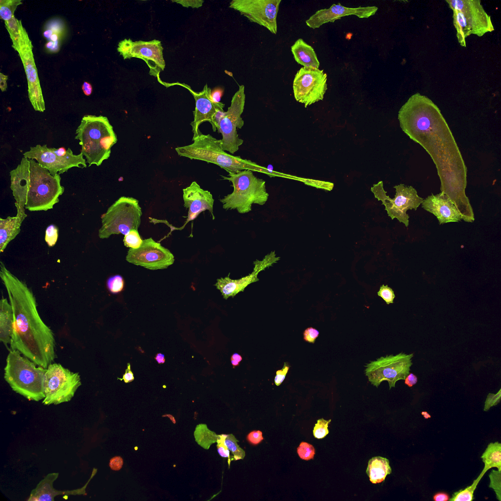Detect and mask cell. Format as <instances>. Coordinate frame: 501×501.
I'll use <instances>...</instances> for the list:
<instances>
[{
  "mask_svg": "<svg viewBox=\"0 0 501 501\" xmlns=\"http://www.w3.org/2000/svg\"><path fill=\"white\" fill-rule=\"evenodd\" d=\"M398 119L404 133L431 157L441 182V192L455 205L462 220L473 222L474 212L465 194L467 168L438 107L428 97L416 93L402 106Z\"/></svg>",
  "mask_w": 501,
  "mask_h": 501,
  "instance_id": "cell-1",
  "label": "cell"
},
{
  "mask_svg": "<svg viewBox=\"0 0 501 501\" xmlns=\"http://www.w3.org/2000/svg\"><path fill=\"white\" fill-rule=\"evenodd\" d=\"M0 277L13 315L10 350L19 351L37 365L47 368L55 358V340L53 332L38 313L32 290L8 270L2 261Z\"/></svg>",
  "mask_w": 501,
  "mask_h": 501,
  "instance_id": "cell-2",
  "label": "cell"
},
{
  "mask_svg": "<svg viewBox=\"0 0 501 501\" xmlns=\"http://www.w3.org/2000/svg\"><path fill=\"white\" fill-rule=\"evenodd\" d=\"M192 141L193 142L191 144L176 147L175 150L178 155L190 159L213 163L228 174L250 170L252 172L263 173L271 177L289 178V176L271 171L250 160L227 153L222 149L221 139H218L210 134L205 135L201 133L193 137Z\"/></svg>",
  "mask_w": 501,
  "mask_h": 501,
  "instance_id": "cell-3",
  "label": "cell"
},
{
  "mask_svg": "<svg viewBox=\"0 0 501 501\" xmlns=\"http://www.w3.org/2000/svg\"><path fill=\"white\" fill-rule=\"evenodd\" d=\"M75 138L79 140L81 153L89 166H100L108 159L112 147L117 139L108 118L102 115H85L76 130Z\"/></svg>",
  "mask_w": 501,
  "mask_h": 501,
  "instance_id": "cell-4",
  "label": "cell"
},
{
  "mask_svg": "<svg viewBox=\"0 0 501 501\" xmlns=\"http://www.w3.org/2000/svg\"><path fill=\"white\" fill-rule=\"evenodd\" d=\"M21 354L18 350H10L4 368V378L13 391L28 400H43L46 368L37 366Z\"/></svg>",
  "mask_w": 501,
  "mask_h": 501,
  "instance_id": "cell-5",
  "label": "cell"
},
{
  "mask_svg": "<svg viewBox=\"0 0 501 501\" xmlns=\"http://www.w3.org/2000/svg\"><path fill=\"white\" fill-rule=\"evenodd\" d=\"M222 177L230 182L233 188L232 193L219 200L224 209H236L244 214L251 211L253 204L263 205L268 201L266 182L254 176L252 171L244 170Z\"/></svg>",
  "mask_w": 501,
  "mask_h": 501,
  "instance_id": "cell-6",
  "label": "cell"
},
{
  "mask_svg": "<svg viewBox=\"0 0 501 501\" xmlns=\"http://www.w3.org/2000/svg\"><path fill=\"white\" fill-rule=\"evenodd\" d=\"M4 23L12 42V47L18 52L24 69L30 103L35 111L44 112L45 103L34 61L32 42L21 20L14 16Z\"/></svg>",
  "mask_w": 501,
  "mask_h": 501,
  "instance_id": "cell-7",
  "label": "cell"
},
{
  "mask_svg": "<svg viewBox=\"0 0 501 501\" xmlns=\"http://www.w3.org/2000/svg\"><path fill=\"white\" fill-rule=\"evenodd\" d=\"M29 160V180L25 208L30 211L52 209L65 190L61 184L60 175L52 176L34 159Z\"/></svg>",
  "mask_w": 501,
  "mask_h": 501,
  "instance_id": "cell-8",
  "label": "cell"
},
{
  "mask_svg": "<svg viewBox=\"0 0 501 501\" xmlns=\"http://www.w3.org/2000/svg\"><path fill=\"white\" fill-rule=\"evenodd\" d=\"M453 11V23L460 45L465 47L466 39L471 34L481 37L494 28L491 17L480 0H447Z\"/></svg>",
  "mask_w": 501,
  "mask_h": 501,
  "instance_id": "cell-9",
  "label": "cell"
},
{
  "mask_svg": "<svg viewBox=\"0 0 501 501\" xmlns=\"http://www.w3.org/2000/svg\"><path fill=\"white\" fill-rule=\"evenodd\" d=\"M142 214L137 200L121 197L101 215L102 226L98 230V237L107 239L113 234L125 235L132 229L137 230Z\"/></svg>",
  "mask_w": 501,
  "mask_h": 501,
  "instance_id": "cell-10",
  "label": "cell"
},
{
  "mask_svg": "<svg viewBox=\"0 0 501 501\" xmlns=\"http://www.w3.org/2000/svg\"><path fill=\"white\" fill-rule=\"evenodd\" d=\"M81 378L58 363H52L46 368L44 383L45 405H58L71 400L81 386Z\"/></svg>",
  "mask_w": 501,
  "mask_h": 501,
  "instance_id": "cell-11",
  "label": "cell"
},
{
  "mask_svg": "<svg viewBox=\"0 0 501 501\" xmlns=\"http://www.w3.org/2000/svg\"><path fill=\"white\" fill-rule=\"evenodd\" d=\"M394 188L396 193L393 199L387 195L382 181L374 184L371 188V191L375 198L382 201L391 219L396 218L408 227L410 217L406 213L407 210L412 209L416 210L424 199L418 195L416 189L411 186H407L400 184L394 186Z\"/></svg>",
  "mask_w": 501,
  "mask_h": 501,
  "instance_id": "cell-12",
  "label": "cell"
},
{
  "mask_svg": "<svg viewBox=\"0 0 501 501\" xmlns=\"http://www.w3.org/2000/svg\"><path fill=\"white\" fill-rule=\"evenodd\" d=\"M245 99V87L242 85L232 96L230 106L220 117L217 125V130L222 136V149L231 154L236 152L244 142L238 136L237 128L241 129L244 125L241 114L244 111Z\"/></svg>",
  "mask_w": 501,
  "mask_h": 501,
  "instance_id": "cell-13",
  "label": "cell"
},
{
  "mask_svg": "<svg viewBox=\"0 0 501 501\" xmlns=\"http://www.w3.org/2000/svg\"><path fill=\"white\" fill-rule=\"evenodd\" d=\"M413 356V354L400 353L381 357L366 364L365 374L370 383L377 387L382 382L387 381L390 389L395 387L397 381L405 380L410 373Z\"/></svg>",
  "mask_w": 501,
  "mask_h": 501,
  "instance_id": "cell-14",
  "label": "cell"
},
{
  "mask_svg": "<svg viewBox=\"0 0 501 501\" xmlns=\"http://www.w3.org/2000/svg\"><path fill=\"white\" fill-rule=\"evenodd\" d=\"M327 77L323 70L300 68L293 83L296 100L304 104L305 107L322 100L327 90Z\"/></svg>",
  "mask_w": 501,
  "mask_h": 501,
  "instance_id": "cell-15",
  "label": "cell"
},
{
  "mask_svg": "<svg viewBox=\"0 0 501 501\" xmlns=\"http://www.w3.org/2000/svg\"><path fill=\"white\" fill-rule=\"evenodd\" d=\"M117 50L124 59L135 57L144 60L149 68V74L159 79L165 67L163 47L159 40L133 42L125 39L119 42Z\"/></svg>",
  "mask_w": 501,
  "mask_h": 501,
  "instance_id": "cell-16",
  "label": "cell"
},
{
  "mask_svg": "<svg viewBox=\"0 0 501 501\" xmlns=\"http://www.w3.org/2000/svg\"><path fill=\"white\" fill-rule=\"evenodd\" d=\"M23 158L35 159L52 175L63 174L72 167L86 168V160L82 153L74 155L70 148L67 153L60 156L53 152L46 144L30 147V150L23 154Z\"/></svg>",
  "mask_w": 501,
  "mask_h": 501,
  "instance_id": "cell-17",
  "label": "cell"
},
{
  "mask_svg": "<svg viewBox=\"0 0 501 501\" xmlns=\"http://www.w3.org/2000/svg\"><path fill=\"white\" fill-rule=\"evenodd\" d=\"M281 2V0H232L229 7L238 11L250 22L276 34L277 16Z\"/></svg>",
  "mask_w": 501,
  "mask_h": 501,
  "instance_id": "cell-18",
  "label": "cell"
},
{
  "mask_svg": "<svg viewBox=\"0 0 501 501\" xmlns=\"http://www.w3.org/2000/svg\"><path fill=\"white\" fill-rule=\"evenodd\" d=\"M126 259L130 263L151 270L166 269L175 261L170 251L151 237L143 240L138 248H130Z\"/></svg>",
  "mask_w": 501,
  "mask_h": 501,
  "instance_id": "cell-19",
  "label": "cell"
},
{
  "mask_svg": "<svg viewBox=\"0 0 501 501\" xmlns=\"http://www.w3.org/2000/svg\"><path fill=\"white\" fill-rule=\"evenodd\" d=\"M186 88L193 95L195 100V108L193 111L194 120L190 123L192 127L193 137L201 133L199 130L200 125L203 122L208 121L212 125L213 132H215L216 117L221 111H224L225 104L222 102L215 103L210 98L211 90L205 84L203 90L200 92L193 91L191 88L184 84L177 83Z\"/></svg>",
  "mask_w": 501,
  "mask_h": 501,
  "instance_id": "cell-20",
  "label": "cell"
},
{
  "mask_svg": "<svg viewBox=\"0 0 501 501\" xmlns=\"http://www.w3.org/2000/svg\"><path fill=\"white\" fill-rule=\"evenodd\" d=\"M279 259L280 257L276 256L275 250L272 251L262 260L257 259L253 262V271L249 275L238 279H232L229 277V273L228 276L217 279L214 286L220 291L224 299L234 297L239 292H243L250 284L258 281V273L276 263Z\"/></svg>",
  "mask_w": 501,
  "mask_h": 501,
  "instance_id": "cell-21",
  "label": "cell"
},
{
  "mask_svg": "<svg viewBox=\"0 0 501 501\" xmlns=\"http://www.w3.org/2000/svg\"><path fill=\"white\" fill-rule=\"evenodd\" d=\"M378 9V8L374 6L350 8L342 6L340 3L333 4L329 8L317 11L306 21V23L309 27L315 29L323 24L333 23L347 16L354 15L360 18H367L374 15Z\"/></svg>",
  "mask_w": 501,
  "mask_h": 501,
  "instance_id": "cell-22",
  "label": "cell"
},
{
  "mask_svg": "<svg viewBox=\"0 0 501 501\" xmlns=\"http://www.w3.org/2000/svg\"><path fill=\"white\" fill-rule=\"evenodd\" d=\"M184 206L188 208L187 222L194 220L202 212L208 210L213 219L214 200L212 194L201 187L196 182L182 189Z\"/></svg>",
  "mask_w": 501,
  "mask_h": 501,
  "instance_id": "cell-23",
  "label": "cell"
},
{
  "mask_svg": "<svg viewBox=\"0 0 501 501\" xmlns=\"http://www.w3.org/2000/svg\"><path fill=\"white\" fill-rule=\"evenodd\" d=\"M29 160L22 158L17 167L10 172V188L16 202L17 214L26 217L25 206L29 180Z\"/></svg>",
  "mask_w": 501,
  "mask_h": 501,
  "instance_id": "cell-24",
  "label": "cell"
},
{
  "mask_svg": "<svg viewBox=\"0 0 501 501\" xmlns=\"http://www.w3.org/2000/svg\"><path fill=\"white\" fill-rule=\"evenodd\" d=\"M421 204L425 210L436 217L439 224L457 222L462 220L455 205L443 192L429 196L423 200Z\"/></svg>",
  "mask_w": 501,
  "mask_h": 501,
  "instance_id": "cell-25",
  "label": "cell"
},
{
  "mask_svg": "<svg viewBox=\"0 0 501 501\" xmlns=\"http://www.w3.org/2000/svg\"><path fill=\"white\" fill-rule=\"evenodd\" d=\"M97 472L94 468L91 476L87 483L81 488L66 491L56 490L53 488V482L57 479L59 473H51L47 474L37 485L35 488L30 493L28 501H53L54 497L59 495H86V488L88 483Z\"/></svg>",
  "mask_w": 501,
  "mask_h": 501,
  "instance_id": "cell-26",
  "label": "cell"
},
{
  "mask_svg": "<svg viewBox=\"0 0 501 501\" xmlns=\"http://www.w3.org/2000/svg\"><path fill=\"white\" fill-rule=\"evenodd\" d=\"M67 32L66 24L62 19L55 18L46 22L43 35L47 40L45 48L47 53H54L59 51Z\"/></svg>",
  "mask_w": 501,
  "mask_h": 501,
  "instance_id": "cell-27",
  "label": "cell"
},
{
  "mask_svg": "<svg viewBox=\"0 0 501 501\" xmlns=\"http://www.w3.org/2000/svg\"><path fill=\"white\" fill-rule=\"evenodd\" d=\"M291 51L295 61L303 67L319 69V62L313 47L302 39H298L291 46Z\"/></svg>",
  "mask_w": 501,
  "mask_h": 501,
  "instance_id": "cell-28",
  "label": "cell"
},
{
  "mask_svg": "<svg viewBox=\"0 0 501 501\" xmlns=\"http://www.w3.org/2000/svg\"><path fill=\"white\" fill-rule=\"evenodd\" d=\"M25 217L16 215L0 218V251L2 252L10 241L20 232L21 226Z\"/></svg>",
  "mask_w": 501,
  "mask_h": 501,
  "instance_id": "cell-29",
  "label": "cell"
},
{
  "mask_svg": "<svg viewBox=\"0 0 501 501\" xmlns=\"http://www.w3.org/2000/svg\"><path fill=\"white\" fill-rule=\"evenodd\" d=\"M13 325L12 306L6 298L2 297L0 301V341L6 347L10 344Z\"/></svg>",
  "mask_w": 501,
  "mask_h": 501,
  "instance_id": "cell-30",
  "label": "cell"
},
{
  "mask_svg": "<svg viewBox=\"0 0 501 501\" xmlns=\"http://www.w3.org/2000/svg\"><path fill=\"white\" fill-rule=\"evenodd\" d=\"M366 472L372 483L382 482L391 473L388 459L381 456L372 457L368 461Z\"/></svg>",
  "mask_w": 501,
  "mask_h": 501,
  "instance_id": "cell-31",
  "label": "cell"
},
{
  "mask_svg": "<svg viewBox=\"0 0 501 501\" xmlns=\"http://www.w3.org/2000/svg\"><path fill=\"white\" fill-rule=\"evenodd\" d=\"M481 458L484 464V468L481 472L483 475L493 467L497 468L499 471H501V444L499 442L489 443Z\"/></svg>",
  "mask_w": 501,
  "mask_h": 501,
  "instance_id": "cell-32",
  "label": "cell"
},
{
  "mask_svg": "<svg viewBox=\"0 0 501 501\" xmlns=\"http://www.w3.org/2000/svg\"><path fill=\"white\" fill-rule=\"evenodd\" d=\"M194 435L197 443L205 449H208L211 444L217 442L218 437V435L209 430L204 424L196 426Z\"/></svg>",
  "mask_w": 501,
  "mask_h": 501,
  "instance_id": "cell-33",
  "label": "cell"
},
{
  "mask_svg": "<svg viewBox=\"0 0 501 501\" xmlns=\"http://www.w3.org/2000/svg\"><path fill=\"white\" fill-rule=\"evenodd\" d=\"M483 475L480 474L473 483L464 489H461L453 493L451 501H471L474 500V493Z\"/></svg>",
  "mask_w": 501,
  "mask_h": 501,
  "instance_id": "cell-34",
  "label": "cell"
},
{
  "mask_svg": "<svg viewBox=\"0 0 501 501\" xmlns=\"http://www.w3.org/2000/svg\"><path fill=\"white\" fill-rule=\"evenodd\" d=\"M22 3L21 0H0V17L4 22L8 21L14 17L17 7Z\"/></svg>",
  "mask_w": 501,
  "mask_h": 501,
  "instance_id": "cell-35",
  "label": "cell"
},
{
  "mask_svg": "<svg viewBox=\"0 0 501 501\" xmlns=\"http://www.w3.org/2000/svg\"><path fill=\"white\" fill-rule=\"evenodd\" d=\"M228 450L231 452L235 460L243 459L245 456V451L237 444L238 440L232 434H228L225 439Z\"/></svg>",
  "mask_w": 501,
  "mask_h": 501,
  "instance_id": "cell-36",
  "label": "cell"
},
{
  "mask_svg": "<svg viewBox=\"0 0 501 501\" xmlns=\"http://www.w3.org/2000/svg\"><path fill=\"white\" fill-rule=\"evenodd\" d=\"M137 229H132L125 235L123 239L124 245L127 248L137 249L142 242Z\"/></svg>",
  "mask_w": 501,
  "mask_h": 501,
  "instance_id": "cell-37",
  "label": "cell"
},
{
  "mask_svg": "<svg viewBox=\"0 0 501 501\" xmlns=\"http://www.w3.org/2000/svg\"><path fill=\"white\" fill-rule=\"evenodd\" d=\"M490 483L489 487L494 490L497 499L501 501V471L492 470L489 475Z\"/></svg>",
  "mask_w": 501,
  "mask_h": 501,
  "instance_id": "cell-38",
  "label": "cell"
},
{
  "mask_svg": "<svg viewBox=\"0 0 501 501\" xmlns=\"http://www.w3.org/2000/svg\"><path fill=\"white\" fill-rule=\"evenodd\" d=\"M331 421V419L325 420L323 418L318 420L313 429V435L315 438L322 439L327 435L329 433L328 424Z\"/></svg>",
  "mask_w": 501,
  "mask_h": 501,
  "instance_id": "cell-39",
  "label": "cell"
},
{
  "mask_svg": "<svg viewBox=\"0 0 501 501\" xmlns=\"http://www.w3.org/2000/svg\"><path fill=\"white\" fill-rule=\"evenodd\" d=\"M297 453L300 458L308 460L313 459L315 450L312 445L302 442L297 448Z\"/></svg>",
  "mask_w": 501,
  "mask_h": 501,
  "instance_id": "cell-40",
  "label": "cell"
},
{
  "mask_svg": "<svg viewBox=\"0 0 501 501\" xmlns=\"http://www.w3.org/2000/svg\"><path fill=\"white\" fill-rule=\"evenodd\" d=\"M107 286L111 293L113 294L119 293L124 287L123 278L120 275L111 276L107 280Z\"/></svg>",
  "mask_w": 501,
  "mask_h": 501,
  "instance_id": "cell-41",
  "label": "cell"
},
{
  "mask_svg": "<svg viewBox=\"0 0 501 501\" xmlns=\"http://www.w3.org/2000/svg\"><path fill=\"white\" fill-rule=\"evenodd\" d=\"M58 229L54 225L48 226L46 230L45 241L50 247L54 246L57 241Z\"/></svg>",
  "mask_w": 501,
  "mask_h": 501,
  "instance_id": "cell-42",
  "label": "cell"
},
{
  "mask_svg": "<svg viewBox=\"0 0 501 501\" xmlns=\"http://www.w3.org/2000/svg\"><path fill=\"white\" fill-rule=\"evenodd\" d=\"M227 434H222L218 435L217 440V450L219 455L224 457L228 458V465H230V460L229 459V451L225 442Z\"/></svg>",
  "mask_w": 501,
  "mask_h": 501,
  "instance_id": "cell-43",
  "label": "cell"
},
{
  "mask_svg": "<svg viewBox=\"0 0 501 501\" xmlns=\"http://www.w3.org/2000/svg\"><path fill=\"white\" fill-rule=\"evenodd\" d=\"M378 296L381 297L387 304L393 303L395 297L394 291L387 285H382L377 293Z\"/></svg>",
  "mask_w": 501,
  "mask_h": 501,
  "instance_id": "cell-44",
  "label": "cell"
},
{
  "mask_svg": "<svg viewBox=\"0 0 501 501\" xmlns=\"http://www.w3.org/2000/svg\"><path fill=\"white\" fill-rule=\"evenodd\" d=\"M501 397V389L496 394L489 393L485 401L484 410L488 411L490 408L499 403Z\"/></svg>",
  "mask_w": 501,
  "mask_h": 501,
  "instance_id": "cell-45",
  "label": "cell"
},
{
  "mask_svg": "<svg viewBox=\"0 0 501 501\" xmlns=\"http://www.w3.org/2000/svg\"><path fill=\"white\" fill-rule=\"evenodd\" d=\"M319 335V332L312 327L306 329L303 333L304 340L307 342L312 343L315 342Z\"/></svg>",
  "mask_w": 501,
  "mask_h": 501,
  "instance_id": "cell-46",
  "label": "cell"
},
{
  "mask_svg": "<svg viewBox=\"0 0 501 501\" xmlns=\"http://www.w3.org/2000/svg\"><path fill=\"white\" fill-rule=\"evenodd\" d=\"M290 366L286 363H285L283 368L278 370L276 372L274 378V383L277 386H279L284 381L287 373L289 369Z\"/></svg>",
  "mask_w": 501,
  "mask_h": 501,
  "instance_id": "cell-47",
  "label": "cell"
},
{
  "mask_svg": "<svg viewBox=\"0 0 501 501\" xmlns=\"http://www.w3.org/2000/svg\"><path fill=\"white\" fill-rule=\"evenodd\" d=\"M247 439L250 443L257 445L263 439L262 433L260 431H253L248 434Z\"/></svg>",
  "mask_w": 501,
  "mask_h": 501,
  "instance_id": "cell-48",
  "label": "cell"
},
{
  "mask_svg": "<svg viewBox=\"0 0 501 501\" xmlns=\"http://www.w3.org/2000/svg\"><path fill=\"white\" fill-rule=\"evenodd\" d=\"M173 2H175L182 5L184 7H191L192 8H199L203 5L204 0H172Z\"/></svg>",
  "mask_w": 501,
  "mask_h": 501,
  "instance_id": "cell-49",
  "label": "cell"
},
{
  "mask_svg": "<svg viewBox=\"0 0 501 501\" xmlns=\"http://www.w3.org/2000/svg\"><path fill=\"white\" fill-rule=\"evenodd\" d=\"M123 464L122 458L119 456H116L110 459L109 466L113 470L118 471L122 468Z\"/></svg>",
  "mask_w": 501,
  "mask_h": 501,
  "instance_id": "cell-50",
  "label": "cell"
},
{
  "mask_svg": "<svg viewBox=\"0 0 501 501\" xmlns=\"http://www.w3.org/2000/svg\"><path fill=\"white\" fill-rule=\"evenodd\" d=\"M223 91V90L220 88L214 89L210 93L211 100L215 103H220Z\"/></svg>",
  "mask_w": 501,
  "mask_h": 501,
  "instance_id": "cell-51",
  "label": "cell"
},
{
  "mask_svg": "<svg viewBox=\"0 0 501 501\" xmlns=\"http://www.w3.org/2000/svg\"><path fill=\"white\" fill-rule=\"evenodd\" d=\"M118 379H119L120 380H123L125 383H130L134 380L133 373L131 370L130 363L127 364V368L126 369L125 374L123 375L122 378H118Z\"/></svg>",
  "mask_w": 501,
  "mask_h": 501,
  "instance_id": "cell-52",
  "label": "cell"
},
{
  "mask_svg": "<svg viewBox=\"0 0 501 501\" xmlns=\"http://www.w3.org/2000/svg\"><path fill=\"white\" fill-rule=\"evenodd\" d=\"M417 382V376L412 373H409L405 379V384L409 387H412Z\"/></svg>",
  "mask_w": 501,
  "mask_h": 501,
  "instance_id": "cell-53",
  "label": "cell"
},
{
  "mask_svg": "<svg viewBox=\"0 0 501 501\" xmlns=\"http://www.w3.org/2000/svg\"><path fill=\"white\" fill-rule=\"evenodd\" d=\"M450 499L449 495L445 492H438L434 495L433 500L435 501H447Z\"/></svg>",
  "mask_w": 501,
  "mask_h": 501,
  "instance_id": "cell-54",
  "label": "cell"
},
{
  "mask_svg": "<svg viewBox=\"0 0 501 501\" xmlns=\"http://www.w3.org/2000/svg\"><path fill=\"white\" fill-rule=\"evenodd\" d=\"M8 75L3 74L2 73H0V88L1 91H6L7 85L6 81L8 80Z\"/></svg>",
  "mask_w": 501,
  "mask_h": 501,
  "instance_id": "cell-55",
  "label": "cell"
},
{
  "mask_svg": "<svg viewBox=\"0 0 501 501\" xmlns=\"http://www.w3.org/2000/svg\"><path fill=\"white\" fill-rule=\"evenodd\" d=\"M242 360V357L238 353H234L230 358L231 363L233 367L238 366Z\"/></svg>",
  "mask_w": 501,
  "mask_h": 501,
  "instance_id": "cell-56",
  "label": "cell"
},
{
  "mask_svg": "<svg viewBox=\"0 0 501 501\" xmlns=\"http://www.w3.org/2000/svg\"><path fill=\"white\" fill-rule=\"evenodd\" d=\"M82 89L85 94L88 96L91 95L92 91L91 85L88 82H84Z\"/></svg>",
  "mask_w": 501,
  "mask_h": 501,
  "instance_id": "cell-57",
  "label": "cell"
},
{
  "mask_svg": "<svg viewBox=\"0 0 501 501\" xmlns=\"http://www.w3.org/2000/svg\"><path fill=\"white\" fill-rule=\"evenodd\" d=\"M155 359L158 364H163L165 362L164 355L161 353H158L155 357Z\"/></svg>",
  "mask_w": 501,
  "mask_h": 501,
  "instance_id": "cell-58",
  "label": "cell"
},
{
  "mask_svg": "<svg viewBox=\"0 0 501 501\" xmlns=\"http://www.w3.org/2000/svg\"><path fill=\"white\" fill-rule=\"evenodd\" d=\"M162 416L163 417L167 416V417H169L170 418V419L172 421L173 423L176 424V422L175 419V418L172 415H171V414H165V415H162Z\"/></svg>",
  "mask_w": 501,
  "mask_h": 501,
  "instance_id": "cell-59",
  "label": "cell"
}]
</instances>
